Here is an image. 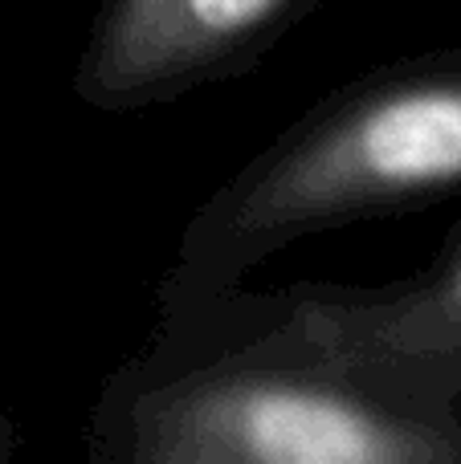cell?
Here are the masks:
<instances>
[{
    "mask_svg": "<svg viewBox=\"0 0 461 464\" xmlns=\"http://www.w3.org/2000/svg\"><path fill=\"white\" fill-rule=\"evenodd\" d=\"M94 464H461V416L307 346L155 326L103 383Z\"/></svg>",
    "mask_w": 461,
    "mask_h": 464,
    "instance_id": "6da1fadb",
    "label": "cell"
},
{
    "mask_svg": "<svg viewBox=\"0 0 461 464\" xmlns=\"http://www.w3.org/2000/svg\"><path fill=\"white\" fill-rule=\"evenodd\" d=\"M461 188V53L392 62L343 82L245 160L184 225L160 294L237 285L319 232Z\"/></svg>",
    "mask_w": 461,
    "mask_h": 464,
    "instance_id": "7a4b0ae2",
    "label": "cell"
},
{
    "mask_svg": "<svg viewBox=\"0 0 461 464\" xmlns=\"http://www.w3.org/2000/svg\"><path fill=\"white\" fill-rule=\"evenodd\" d=\"M319 0H98L74 98L103 114H135L250 73Z\"/></svg>",
    "mask_w": 461,
    "mask_h": 464,
    "instance_id": "3957f363",
    "label": "cell"
},
{
    "mask_svg": "<svg viewBox=\"0 0 461 464\" xmlns=\"http://www.w3.org/2000/svg\"><path fill=\"white\" fill-rule=\"evenodd\" d=\"M16 452H21V428L13 424V420L0 411V464L5 460H13Z\"/></svg>",
    "mask_w": 461,
    "mask_h": 464,
    "instance_id": "277c9868",
    "label": "cell"
}]
</instances>
